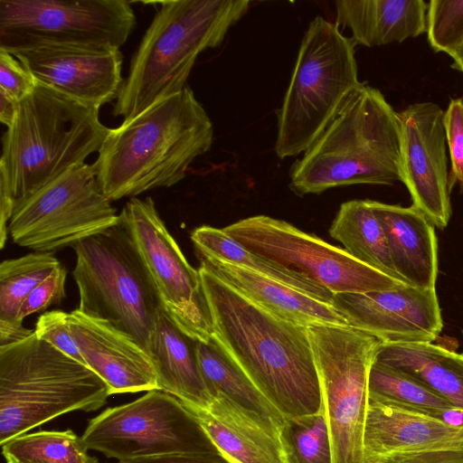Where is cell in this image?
Returning a JSON list of instances; mask_svg holds the SVG:
<instances>
[{
    "label": "cell",
    "mask_w": 463,
    "mask_h": 463,
    "mask_svg": "<svg viewBox=\"0 0 463 463\" xmlns=\"http://www.w3.org/2000/svg\"><path fill=\"white\" fill-rule=\"evenodd\" d=\"M222 229L250 251L302 274L334 295L406 285L354 260L344 249L282 220L255 215Z\"/></svg>",
    "instance_id": "4fadbf2b"
},
{
    "label": "cell",
    "mask_w": 463,
    "mask_h": 463,
    "mask_svg": "<svg viewBox=\"0 0 463 463\" xmlns=\"http://www.w3.org/2000/svg\"><path fill=\"white\" fill-rule=\"evenodd\" d=\"M33 332L39 339L86 365L70 328L69 313L61 310L44 312L38 317Z\"/></svg>",
    "instance_id": "836d02e7"
},
{
    "label": "cell",
    "mask_w": 463,
    "mask_h": 463,
    "mask_svg": "<svg viewBox=\"0 0 463 463\" xmlns=\"http://www.w3.org/2000/svg\"><path fill=\"white\" fill-rule=\"evenodd\" d=\"M118 463H228L220 453L163 454L118 460Z\"/></svg>",
    "instance_id": "74e56055"
},
{
    "label": "cell",
    "mask_w": 463,
    "mask_h": 463,
    "mask_svg": "<svg viewBox=\"0 0 463 463\" xmlns=\"http://www.w3.org/2000/svg\"><path fill=\"white\" fill-rule=\"evenodd\" d=\"M213 134L211 118L187 86L109 128L92 164L99 188L115 201L173 186L211 149Z\"/></svg>",
    "instance_id": "7a4b0ae2"
},
{
    "label": "cell",
    "mask_w": 463,
    "mask_h": 463,
    "mask_svg": "<svg viewBox=\"0 0 463 463\" xmlns=\"http://www.w3.org/2000/svg\"><path fill=\"white\" fill-rule=\"evenodd\" d=\"M374 361L412 376L463 408V354L433 343H382Z\"/></svg>",
    "instance_id": "d4e9b609"
},
{
    "label": "cell",
    "mask_w": 463,
    "mask_h": 463,
    "mask_svg": "<svg viewBox=\"0 0 463 463\" xmlns=\"http://www.w3.org/2000/svg\"><path fill=\"white\" fill-rule=\"evenodd\" d=\"M365 463H463V428L369 395Z\"/></svg>",
    "instance_id": "9a60e30c"
},
{
    "label": "cell",
    "mask_w": 463,
    "mask_h": 463,
    "mask_svg": "<svg viewBox=\"0 0 463 463\" xmlns=\"http://www.w3.org/2000/svg\"><path fill=\"white\" fill-rule=\"evenodd\" d=\"M444 114L431 101L411 104L398 113L402 182L410 192L412 205L441 229L451 216Z\"/></svg>",
    "instance_id": "2e32d148"
},
{
    "label": "cell",
    "mask_w": 463,
    "mask_h": 463,
    "mask_svg": "<svg viewBox=\"0 0 463 463\" xmlns=\"http://www.w3.org/2000/svg\"><path fill=\"white\" fill-rule=\"evenodd\" d=\"M329 233L354 260L402 282L392 262L383 229L370 205V200L343 203Z\"/></svg>",
    "instance_id": "83f0119b"
},
{
    "label": "cell",
    "mask_w": 463,
    "mask_h": 463,
    "mask_svg": "<svg viewBox=\"0 0 463 463\" xmlns=\"http://www.w3.org/2000/svg\"><path fill=\"white\" fill-rule=\"evenodd\" d=\"M132 57L113 115L130 119L182 91L201 52L220 46L247 0L160 1Z\"/></svg>",
    "instance_id": "277c9868"
},
{
    "label": "cell",
    "mask_w": 463,
    "mask_h": 463,
    "mask_svg": "<svg viewBox=\"0 0 463 463\" xmlns=\"http://www.w3.org/2000/svg\"><path fill=\"white\" fill-rule=\"evenodd\" d=\"M69 325L86 365L106 383L110 395L159 390L150 355L131 336L77 308L69 313Z\"/></svg>",
    "instance_id": "d6986e66"
},
{
    "label": "cell",
    "mask_w": 463,
    "mask_h": 463,
    "mask_svg": "<svg viewBox=\"0 0 463 463\" xmlns=\"http://www.w3.org/2000/svg\"><path fill=\"white\" fill-rule=\"evenodd\" d=\"M184 404L228 463H286L280 431L256 413L222 394L206 407Z\"/></svg>",
    "instance_id": "ffe728a7"
},
{
    "label": "cell",
    "mask_w": 463,
    "mask_h": 463,
    "mask_svg": "<svg viewBox=\"0 0 463 463\" xmlns=\"http://www.w3.org/2000/svg\"><path fill=\"white\" fill-rule=\"evenodd\" d=\"M119 215L153 279L165 310L189 336L202 342L211 340V314L199 270L186 260L152 198H131Z\"/></svg>",
    "instance_id": "5bb4252c"
},
{
    "label": "cell",
    "mask_w": 463,
    "mask_h": 463,
    "mask_svg": "<svg viewBox=\"0 0 463 463\" xmlns=\"http://www.w3.org/2000/svg\"><path fill=\"white\" fill-rule=\"evenodd\" d=\"M120 222L99 190L92 165H76L16 207L8 222L13 241L53 253Z\"/></svg>",
    "instance_id": "8fae6325"
},
{
    "label": "cell",
    "mask_w": 463,
    "mask_h": 463,
    "mask_svg": "<svg viewBox=\"0 0 463 463\" xmlns=\"http://www.w3.org/2000/svg\"><path fill=\"white\" fill-rule=\"evenodd\" d=\"M428 6L424 0H341L335 24L348 28L355 44L399 43L426 33Z\"/></svg>",
    "instance_id": "603a6c76"
},
{
    "label": "cell",
    "mask_w": 463,
    "mask_h": 463,
    "mask_svg": "<svg viewBox=\"0 0 463 463\" xmlns=\"http://www.w3.org/2000/svg\"><path fill=\"white\" fill-rule=\"evenodd\" d=\"M66 276L67 271L61 265L55 269L25 298L18 311L17 321L23 323L27 316L61 303L66 297Z\"/></svg>",
    "instance_id": "d590c367"
},
{
    "label": "cell",
    "mask_w": 463,
    "mask_h": 463,
    "mask_svg": "<svg viewBox=\"0 0 463 463\" xmlns=\"http://www.w3.org/2000/svg\"><path fill=\"white\" fill-rule=\"evenodd\" d=\"M428 41L451 58L463 44V0H431L427 12Z\"/></svg>",
    "instance_id": "d6a6232c"
},
{
    "label": "cell",
    "mask_w": 463,
    "mask_h": 463,
    "mask_svg": "<svg viewBox=\"0 0 463 463\" xmlns=\"http://www.w3.org/2000/svg\"><path fill=\"white\" fill-rule=\"evenodd\" d=\"M452 59H453V62H452L451 67L463 73V44L457 51V52L452 57Z\"/></svg>",
    "instance_id": "60d3db41"
},
{
    "label": "cell",
    "mask_w": 463,
    "mask_h": 463,
    "mask_svg": "<svg viewBox=\"0 0 463 463\" xmlns=\"http://www.w3.org/2000/svg\"><path fill=\"white\" fill-rule=\"evenodd\" d=\"M18 102L0 92V121L8 128L15 115Z\"/></svg>",
    "instance_id": "f35d334b"
},
{
    "label": "cell",
    "mask_w": 463,
    "mask_h": 463,
    "mask_svg": "<svg viewBox=\"0 0 463 463\" xmlns=\"http://www.w3.org/2000/svg\"><path fill=\"white\" fill-rule=\"evenodd\" d=\"M81 438L88 449L118 460L219 453L194 414L179 399L162 390L106 409L90 420Z\"/></svg>",
    "instance_id": "30bf717a"
},
{
    "label": "cell",
    "mask_w": 463,
    "mask_h": 463,
    "mask_svg": "<svg viewBox=\"0 0 463 463\" xmlns=\"http://www.w3.org/2000/svg\"><path fill=\"white\" fill-rule=\"evenodd\" d=\"M110 395L91 369L34 332L0 346V444L74 411H97Z\"/></svg>",
    "instance_id": "8992f818"
},
{
    "label": "cell",
    "mask_w": 463,
    "mask_h": 463,
    "mask_svg": "<svg viewBox=\"0 0 463 463\" xmlns=\"http://www.w3.org/2000/svg\"><path fill=\"white\" fill-rule=\"evenodd\" d=\"M298 195L351 184L402 182L398 112L377 89L363 82L289 170Z\"/></svg>",
    "instance_id": "3957f363"
},
{
    "label": "cell",
    "mask_w": 463,
    "mask_h": 463,
    "mask_svg": "<svg viewBox=\"0 0 463 463\" xmlns=\"http://www.w3.org/2000/svg\"><path fill=\"white\" fill-rule=\"evenodd\" d=\"M1 447L6 463H99L71 430L27 432Z\"/></svg>",
    "instance_id": "f546056e"
},
{
    "label": "cell",
    "mask_w": 463,
    "mask_h": 463,
    "mask_svg": "<svg viewBox=\"0 0 463 463\" xmlns=\"http://www.w3.org/2000/svg\"><path fill=\"white\" fill-rule=\"evenodd\" d=\"M196 346L197 340L182 331L163 307L149 349L158 389L184 403L206 407L212 397L199 368Z\"/></svg>",
    "instance_id": "cb8c5ba5"
},
{
    "label": "cell",
    "mask_w": 463,
    "mask_h": 463,
    "mask_svg": "<svg viewBox=\"0 0 463 463\" xmlns=\"http://www.w3.org/2000/svg\"><path fill=\"white\" fill-rule=\"evenodd\" d=\"M334 463H365L369 373L382 342L349 326H307Z\"/></svg>",
    "instance_id": "9c48e42d"
},
{
    "label": "cell",
    "mask_w": 463,
    "mask_h": 463,
    "mask_svg": "<svg viewBox=\"0 0 463 463\" xmlns=\"http://www.w3.org/2000/svg\"><path fill=\"white\" fill-rule=\"evenodd\" d=\"M191 240L201 257L213 258L274 279L316 299L332 304L334 294L307 277L250 251L223 229L208 225L196 228Z\"/></svg>",
    "instance_id": "4316f807"
},
{
    "label": "cell",
    "mask_w": 463,
    "mask_h": 463,
    "mask_svg": "<svg viewBox=\"0 0 463 463\" xmlns=\"http://www.w3.org/2000/svg\"><path fill=\"white\" fill-rule=\"evenodd\" d=\"M196 352L199 368L212 399L216 394H222L281 430L286 420L284 417L213 338L208 342L197 341Z\"/></svg>",
    "instance_id": "f1b7e54d"
},
{
    "label": "cell",
    "mask_w": 463,
    "mask_h": 463,
    "mask_svg": "<svg viewBox=\"0 0 463 463\" xmlns=\"http://www.w3.org/2000/svg\"><path fill=\"white\" fill-rule=\"evenodd\" d=\"M213 338L287 419L323 411L307 327L261 308L211 271L198 269Z\"/></svg>",
    "instance_id": "6da1fadb"
},
{
    "label": "cell",
    "mask_w": 463,
    "mask_h": 463,
    "mask_svg": "<svg viewBox=\"0 0 463 463\" xmlns=\"http://www.w3.org/2000/svg\"><path fill=\"white\" fill-rule=\"evenodd\" d=\"M369 395L380 401L436 416L454 406L412 376L374 361L369 373Z\"/></svg>",
    "instance_id": "4dcf8cb0"
},
{
    "label": "cell",
    "mask_w": 463,
    "mask_h": 463,
    "mask_svg": "<svg viewBox=\"0 0 463 463\" xmlns=\"http://www.w3.org/2000/svg\"><path fill=\"white\" fill-rule=\"evenodd\" d=\"M136 26L126 0H0V48L40 45L119 49Z\"/></svg>",
    "instance_id": "7c38bea8"
},
{
    "label": "cell",
    "mask_w": 463,
    "mask_h": 463,
    "mask_svg": "<svg viewBox=\"0 0 463 463\" xmlns=\"http://www.w3.org/2000/svg\"><path fill=\"white\" fill-rule=\"evenodd\" d=\"M383 229L392 262L405 284L435 289L438 243L432 222L413 205L403 207L370 200Z\"/></svg>",
    "instance_id": "44dd1931"
},
{
    "label": "cell",
    "mask_w": 463,
    "mask_h": 463,
    "mask_svg": "<svg viewBox=\"0 0 463 463\" xmlns=\"http://www.w3.org/2000/svg\"><path fill=\"white\" fill-rule=\"evenodd\" d=\"M446 141L449 146L451 171L450 187L458 183L463 188V100L452 99L444 114Z\"/></svg>",
    "instance_id": "e575fe53"
},
{
    "label": "cell",
    "mask_w": 463,
    "mask_h": 463,
    "mask_svg": "<svg viewBox=\"0 0 463 463\" xmlns=\"http://www.w3.org/2000/svg\"><path fill=\"white\" fill-rule=\"evenodd\" d=\"M435 417L451 426L463 428V408L450 406L439 412Z\"/></svg>",
    "instance_id": "ab89813d"
},
{
    "label": "cell",
    "mask_w": 463,
    "mask_h": 463,
    "mask_svg": "<svg viewBox=\"0 0 463 463\" xmlns=\"http://www.w3.org/2000/svg\"><path fill=\"white\" fill-rule=\"evenodd\" d=\"M99 109L39 82L18 102L2 137L0 159V176L11 189L14 209L99 152L109 131Z\"/></svg>",
    "instance_id": "5b68a950"
},
{
    "label": "cell",
    "mask_w": 463,
    "mask_h": 463,
    "mask_svg": "<svg viewBox=\"0 0 463 463\" xmlns=\"http://www.w3.org/2000/svg\"><path fill=\"white\" fill-rule=\"evenodd\" d=\"M37 82L99 109L118 99L123 56L110 46L47 44L11 52Z\"/></svg>",
    "instance_id": "e0dca14e"
},
{
    "label": "cell",
    "mask_w": 463,
    "mask_h": 463,
    "mask_svg": "<svg viewBox=\"0 0 463 463\" xmlns=\"http://www.w3.org/2000/svg\"><path fill=\"white\" fill-rule=\"evenodd\" d=\"M355 43L321 15L302 38L290 81L277 111L275 152L284 159L304 153L347 97L363 84Z\"/></svg>",
    "instance_id": "52a82bcc"
},
{
    "label": "cell",
    "mask_w": 463,
    "mask_h": 463,
    "mask_svg": "<svg viewBox=\"0 0 463 463\" xmlns=\"http://www.w3.org/2000/svg\"><path fill=\"white\" fill-rule=\"evenodd\" d=\"M279 436L286 463H334L324 409L316 414L287 419Z\"/></svg>",
    "instance_id": "1f68e13d"
},
{
    "label": "cell",
    "mask_w": 463,
    "mask_h": 463,
    "mask_svg": "<svg viewBox=\"0 0 463 463\" xmlns=\"http://www.w3.org/2000/svg\"><path fill=\"white\" fill-rule=\"evenodd\" d=\"M200 260L201 266L244 298L284 320L307 327L316 325L348 326L345 318L332 304L213 258L200 256Z\"/></svg>",
    "instance_id": "7402d4cb"
},
{
    "label": "cell",
    "mask_w": 463,
    "mask_h": 463,
    "mask_svg": "<svg viewBox=\"0 0 463 463\" xmlns=\"http://www.w3.org/2000/svg\"><path fill=\"white\" fill-rule=\"evenodd\" d=\"M60 265L53 253L37 251L1 262L0 346L33 333L17 321L18 311L29 294Z\"/></svg>",
    "instance_id": "484cf974"
},
{
    "label": "cell",
    "mask_w": 463,
    "mask_h": 463,
    "mask_svg": "<svg viewBox=\"0 0 463 463\" xmlns=\"http://www.w3.org/2000/svg\"><path fill=\"white\" fill-rule=\"evenodd\" d=\"M78 310L108 320L149 354L163 304L128 230L119 222L74 247Z\"/></svg>",
    "instance_id": "ba28073f"
},
{
    "label": "cell",
    "mask_w": 463,
    "mask_h": 463,
    "mask_svg": "<svg viewBox=\"0 0 463 463\" xmlns=\"http://www.w3.org/2000/svg\"><path fill=\"white\" fill-rule=\"evenodd\" d=\"M332 305L349 326L383 344L433 343L443 327L436 288L402 285L388 290L337 293Z\"/></svg>",
    "instance_id": "ac0fdd59"
},
{
    "label": "cell",
    "mask_w": 463,
    "mask_h": 463,
    "mask_svg": "<svg viewBox=\"0 0 463 463\" xmlns=\"http://www.w3.org/2000/svg\"><path fill=\"white\" fill-rule=\"evenodd\" d=\"M37 83L15 56L0 48V92L19 102L33 91Z\"/></svg>",
    "instance_id": "8d00e7d4"
}]
</instances>
